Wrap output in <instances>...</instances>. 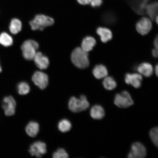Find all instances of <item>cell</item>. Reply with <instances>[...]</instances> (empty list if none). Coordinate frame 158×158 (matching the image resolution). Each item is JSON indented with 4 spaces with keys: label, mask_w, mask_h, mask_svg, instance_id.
Instances as JSON below:
<instances>
[{
    "label": "cell",
    "mask_w": 158,
    "mask_h": 158,
    "mask_svg": "<svg viewBox=\"0 0 158 158\" xmlns=\"http://www.w3.org/2000/svg\"><path fill=\"white\" fill-rule=\"evenodd\" d=\"M77 1L80 4L86 5L89 4L92 0H77Z\"/></svg>",
    "instance_id": "cell-29"
},
{
    "label": "cell",
    "mask_w": 158,
    "mask_h": 158,
    "mask_svg": "<svg viewBox=\"0 0 158 158\" xmlns=\"http://www.w3.org/2000/svg\"><path fill=\"white\" fill-rule=\"evenodd\" d=\"M97 33L100 37L102 42L106 43L112 39V34L109 29L103 27H99L97 30Z\"/></svg>",
    "instance_id": "cell-15"
},
{
    "label": "cell",
    "mask_w": 158,
    "mask_h": 158,
    "mask_svg": "<svg viewBox=\"0 0 158 158\" xmlns=\"http://www.w3.org/2000/svg\"><path fill=\"white\" fill-rule=\"evenodd\" d=\"M95 77L98 79L104 78L107 77L108 72L107 69L103 65H97L94 67L93 70Z\"/></svg>",
    "instance_id": "cell-16"
},
{
    "label": "cell",
    "mask_w": 158,
    "mask_h": 158,
    "mask_svg": "<svg viewBox=\"0 0 158 158\" xmlns=\"http://www.w3.org/2000/svg\"><path fill=\"white\" fill-rule=\"evenodd\" d=\"M96 44V40L91 36H87L83 40L81 48L86 52L92 50Z\"/></svg>",
    "instance_id": "cell-18"
},
{
    "label": "cell",
    "mask_w": 158,
    "mask_h": 158,
    "mask_svg": "<svg viewBox=\"0 0 158 158\" xmlns=\"http://www.w3.org/2000/svg\"><path fill=\"white\" fill-rule=\"evenodd\" d=\"M152 27L151 20L148 18H142L136 25V30L139 34L145 35L148 34Z\"/></svg>",
    "instance_id": "cell-9"
},
{
    "label": "cell",
    "mask_w": 158,
    "mask_h": 158,
    "mask_svg": "<svg viewBox=\"0 0 158 158\" xmlns=\"http://www.w3.org/2000/svg\"><path fill=\"white\" fill-rule=\"evenodd\" d=\"M150 137L152 141L155 145H158V129L157 127H154L152 129L150 132Z\"/></svg>",
    "instance_id": "cell-26"
},
{
    "label": "cell",
    "mask_w": 158,
    "mask_h": 158,
    "mask_svg": "<svg viewBox=\"0 0 158 158\" xmlns=\"http://www.w3.org/2000/svg\"><path fill=\"white\" fill-rule=\"evenodd\" d=\"M158 49L155 48L153 49L152 55L155 58H157L158 57Z\"/></svg>",
    "instance_id": "cell-30"
},
{
    "label": "cell",
    "mask_w": 158,
    "mask_h": 158,
    "mask_svg": "<svg viewBox=\"0 0 158 158\" xmlns=\"http://www.w3.org/2000/svg\"><path fill=\"white\" fill-rule=\"evenodd\" d=\"M149 0H135L133 8L134 10L138 14L143 15L145 13L146 6L148 5Z\"/></svg>",
    "instance_id": "cell-20"
},
{
    "label": "cell",
    "mask_w": 158,
    "mask_h": 158,
    "mask_svg": "<svg viewBox=\"0 0 158 158\" xmlns=\"http://www.w3.org/2000/svg\"><path fill=\"white\" fill-rule=\"evenodd\" d=\"M71 59L75 66L79 68H86L89 65L88 52L80 47H77L73 51Z\"/></svg>",
    "instance_id": "cell-1"
},
{
    "label": "cell",
    "mask_w": 158,
    "mask_h": 158,
    "mask_svg": "<svg viewBox=\"0 0 158 158\" xmlns=\"http://www.w3.org/2000/svg\"><path fill=\"white\" fill-rule=\"evenodd\" d=\"M16 102L13 96L5 97L3 100L2 108L4 110L5 115L11 116L15 114Z\"/></svg>",
    "instance_id": "cell-10"
},
{
    "label": "cell",
    "mask_w": 158,
    "mask_h": 158,
    "mask_svg": "<svg viewBox=\"0 0 158 158\" xmlns=\"http://www.w3.org/2000/svg\"><path fill=\"white\" fill-rule=\"evenodd\" d=\"M13 43L12 37L7 33L3 32L0 35V44L7 47L11 46Z\"/></svg>",
    "instance_id": "cell-23"
},
{
    "label": "cell",
    "mask_w": 158,
    "mask_h": 158,
    "mask_svg": "<svg viewBox=\"0 0 158 158\" xmlns=\"http://www.w3.org/2000/svg\"><path fill=\"white\" fill-rule=\"evenodd\" d=\"M155 21H156V23H157V24H158V15L157 16V17H156V19H155Z\"/></svg>",
    "instance_id": "cell-33"
},
{
    "label": "cell",
    "mask_w": 158,
    "mask_h": 158,
    "mask_svg": "<svg viewBox=\"0 0 158 158\" xmlns=\"http://www.w3.org/2000/svg\"><path fill=\"white\" fill-rule=\"evenodd\" d=\"M137 70L139 74L145 77H151L153 73L152 66L148 63H143L139 64L137 68Z\"/></svg>",
    "instance_id": "cell-13"
},
{
    "label": "cell",
    "mask_w": 158,
    "mask_h": 158,
    "mask_svg": "<svg viewBox=\"0 0 158 158\" xmlns=\"http://www.w3.org/2000/svg\"><path fill=\"white\" fill-rule=\"evenodd\" d=\"M142 80V75L138 73H128L126 74L125 77L126 83L131 85L135 88H139L141 87Z\"/></svg>",
    "instance_id": "cell-11"
},
{
    "label": "cell",
    "mask_w": 158,
    "mask_h": 158,
    "mask_svg": "<svg viewBox=\"0 0 158 158\" xmlns=\"http://www.w3.org/2000/svg\"><path fill=\"white\" fill-rule=\"evenodd\" d=\"M39 45L36 41L29 40L25 41L21 46L23 57L27 60H32L36 54Z\"/></svg>",
    "instance_id": "cell-4"
},
{
    "label": "cell",
    "mask_w": 158,
    "mask_h": 158,
    "mask_svg": "<svg viewBox=\"0 0 158 158\" xmlns=\"http://www.w3.org/2000/svg\"><path fill=\"white\" fill-rule=\"evenodd\" d=\"M25 131L27 135L31 137H35L39 131V125L38 123L31 121L27 124L25 128Z\"/></svg>",
    "instance_id": "cell-17"
},
{
    "label": "cell",
    "mask_w": 158,
    "mask_h": 158,
    "mask_svg": "<svg viewBox=\"0 0 158 158\" xmlns=\"http://www.w3.org/2000/svg\"><path fill=\"white\" fill-rule=\"evenodd\" d=\"M102 84L106 89L111 90L114 89L117 86V84L114 79L111 77H106L105 78Z\"/></svg>",
    "instance_id": "cell-22"
},
{
    "label": "cell",
    "mask_w": 158,
    "mask_h": 158,
    "mask_svg": "<svg viewBox=\"0 0 158 158\" xmlns=\"http://www.w3.org/2000/svg\"><path fill=\"white\" fill-rule=\"evenodd\" d=\"M147 149L143 144L136 142L132 144L131 151L128 155L129 158H143L147 156Z\"/></svg>",
    "instance_id": "cell-6"
},
{
    "label": "cell",
    "mask_w": 158,
    "mask_h": 158,
    "mask_svg": "<svg viewBox=\"0 0 158 158\" xmlns=\"http://www.w3.org/2000/svg\"><path fill=\"white\" fill-rule=\"evenodd\" d=\"M54 23V19L52 18L44 15H39L30 22L29 24L32 30L41 31L45 27L53 25Z\"/></svg>",
    "instance_id": "cell-3"
},
{
    "label": "cell",
    "mask_w": 158,
    "mask_h": 158,
    "mask_svg": "<svg viewBox=\"0 0 158 158\" xmlns=\"http://www.w3.org/2000/svg\"><path fill=\"white\" fill-rule=\"evenodd\" d=\"M102 0H92L91 2V5L93 7H100L102 4Z\"/></svg>",
    "instance_id": "cell-28"
},
{
    "label": "cell",
    "mask_w": 158,
    "mask_h": 158,
    "mask_svg": "<svg viewBox=\"0 0 158 158\" xmlns=\"http://www.w3.org/2000/svg\"><path fill=\"white\" fill-rule=\"evenodd\" d=\"M105 114L104 108L98 105H96L92 106L90 110V115L94 119H101Z\"/></svg>",
    "instance_id": "cell-14"
},
{
    "label": "cell",
    "mask_w": 158,
    "mask_h": 158,
    "mask_svg": "<svg viewBox=\"0 0 158 158\" xmlns=\"http://www.w3.org/2000/svg\"><path fill=\"white\" fill-rule=\"evenodd\" d=\"M52 157L54 158H68L69 155L64 149L59 148L53 153Z\"/></svg>",
    "instance_id": "cell-27"
},
{
    "label": "cell",
    "mask_w": 158,
    "mask_h": 158,
    "mask_svg": "<svg viewBox=\"0 0 158 158\" xmlns=\"http://www.w3.org/2000/svg\"><path fill=\"white\" fill-rule=\"evenodd\" d=\"M22 23L19 19H12L9 26L10 31L14 35L17 34L21 30Z\"/></svg>",
    "instance_id": "cell-21"
},
{
    "label": "cell",
    "mask_w": 158,
    "mask_h": 158,
    "mask_svg": "<svg viewBox=\"0 0 158 158\" xmlns=\"http://www.w3.org/2000/svg\"><path fill=\"white\" fill-rule=\"evenodd\" d=\"M18 92L21 95H25L28 94L30 91V87L27 82H22L18 85Z\"/></svg>",
    "instance_id": "cell-25"
},
{
    "label": "cell",
    "mask_w": 158,
    "mask_h": 158,
    "mask_svg": "<svg viewBox=\"0 0 158 158\" xmlns=\"http://www.w3.org/2000/svg\"><path fill=\"white\" fill-rule=\"evenodd\" d=\"M33 59L37 66L41 70H45L48 68L49 59L41 52H37Z\"/></svg>",
    "instance_id": "cell-12"
},
{
    "label": "cell",
    "mask_w": 158,
    "mask_h": 158,
    "mask_svg": "<svg viewBox=\"0 0 158 158\" xmlns=\"http://www.w3.org/2000/svg\"><path fill=\"white\" fill-rule=\"evenodd\" d=\"M155 72L156 76H158V64L156 65V66L155 67Z\"/></svg>",
    "instance_id": "cell-32"
},
{
    "label": "cell",
    "mask_w": 158,
    "mask_h": 158,
    "mask_svg": "<svg viewBox=\"0 0 158 158\" xmlns=\"http://www.w3.org/2000/svg\"><path fill=\"white\" fill-rule=\"evenodd\" d=\"M29 152L31 156L41 157L47 152L46 144L42 141L35 142L30 146Z\"/></svg>",
    "instance_id": "cell-7"
},
{
    "label": "cell",
    "mask_w": 158,
    "mask_h": 158,
    "mask_svg": "<svg viewBox=\"0 0 158 158\" xmlns=\"http://www.w3.org/2000/svg\"><path fill=\"white\" fill-rule=\"evenodd\" d=\"M90 106L86 96L81 95L80 98L72 97L69 100L68 106L69 110L74 113H78L88 109Z\"/></svg>",
    "instance_id": "cell-2"
},
{
    "label": "cell",
    "mask_w": 158,
    "mask_h": 158,
    "mask_svg": "<svg viewBox=\"0 0 158 158\" xmlns=\"http://www.w3.org/2000/svg\"><path fill=\"white\" fill-rule=\"evenodd\" d=\"M2 71V70L1 67V65H0V73Z\"/></svg>",
    "instance_id": "cell-34"
},
{
    "label": "cell",
    "mask_w": 158,
    "mask_h": 158,
    "mask_svg": "<svg viewBox=\"0 0 158 158\" xmlns=\"http://www.w3.org/2000/svg\"><path fill=\"white\" fill-rule=\"evenodd\" d=\"M114 103L118 107L124 108L133 105L134 101L129 93L127 91H123L121 93L116 95Z\"/></svg>",
    "instance_id": "cell-5"
},
{
    "label": "cell",
    "mask_w": 158,
    "mask_h": 158,
    "mask_svg": "<svg viewBox=\"0 0 158 158\" xmlns=\"http://www.w3.org/2000/svg\"><path fill=\"white\" fill-rule=\"evenodd\" d=\"M72 127L70 122L67 119L61 120L58 124V129L62 133H64L70 131Z\"/></svg>",
    "instance_id": "cell-24"
},
{
    "label": "cell",
    "mask_w": 158,
    "mask_h": 158,
    "mask_svg": "<svg viewBox=\"0 0 158 158\" xmlns=\"http://www.w3.org/2000/svg\"><path fill=\"white\" fill-rule=\"evenodd\" d=\"M145 11L152 20H155L157 16L158 3L157 2L148 4L146 6Z\"/></svg>",
    "instance_id": "cell-19"
},
{
    "label": "cell",
    "mask_w": 158,
    "mask_h": 158,
    "mask_svg": "<svg viewBox=\"0 0 158 158\" xmlns=\"http://www.w3.org/2000/svg\"><path fill=\"white\" fill-rule=\"evenodd\" d=\"M32 80L35 85L41 90L44 89L48 84V76L40 71H37L34 73L32 77Z\"/></svg>",
    "instance_id": "cell-8"
},
{
    "label": "cell",
    "mask_w": 158,
    "mask_h": 158,
    "mask_svg": "<svg viewBox=\"0 0 158 158\" xmlns=\"http://www.w3.org/2000/svg\"><path fill=\"white\" fill-rule=\"evenodd\" d=\"M154 45L156 49L158 48V37L157 35L154 41Z\"/></svg>",
    "instance_id": "cell-31"
}]
</instances>
